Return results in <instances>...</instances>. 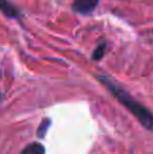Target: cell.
<instances>
[{
    "label": "cell",
    "instance_id": "cell-6",
    "mask_svg": "<svg viewBox=\"0 0 153 154\" xmlns=\"http://www.w3.org/2000/svg\"><path fill=\"white\" fill-rule=\"evenodd\" d=\"M105 50H106V43L105 42H100L99 45L96 46V49H95L94 54H92V58H94L95 61L100 60L103 57V54H105Z\"/></svg>",
    "mask_w": 153,
    "mask_h": 154
},
{
    "label": "cell",
    "instance_id": "cell-7",
    "mask_svg": "<svg viewBox=\"0 0 153 154\" xmlns=\"http://www.w3.org/2000/svg\"><path fill=\"white\" fill-rule=\"evenodd\" d=\"M0 100H2V92H0Z\"/></svg>",
    "mask_w": 153,
    "mask_h": 154
},
{
    "label": "cell",
    "instance_id": "cell-3",
    "mask_svg": "<svg viewBox=\"0 0 153 154\" xmlns=\"http://www.w3.org/2000/svg\"><path fill=\"white\" fill-rule=\"evenodd\" d=\"M0 11L8 18H18L20 15L18 8L14 4H11L8 0H0Z\"/></svg>",
    "mask_w": 153,
    "mask_h": 154
},
{
    "label": "cell",
    "instance_id": "cell-5",
    "mask_svg": "<svg viewBox=\"0 0 153 154\" xmlns=\"http://www.w3.org/2000/svg\"><path fill=\"white\" fill-rule=\"evenodd\" d=\"M49 127H50V119H43L42 122H41L39 127H38V133H37V135L39 137V138H43Z\"/></svg>",
    "mask_w": 153,
    "mask_h": 154
},
{
    "label": "cell",
    "instance_id": "cell-2",
    "mask_svg": "<svg viewBox=\"0 0 153 154\" xmlns=\"http://www.w3.org/2000/svg\"><path fill=\"white\" fill-rule=\"evenodd\" d=\"M98 3H99V0H75L72 4V8L76 12L87 15V14H91L96 8Z\"/></svg>",
    "mask_w": 153,
    "mask_h": 154
},
{
    "label": "cell",
    "instance_id": "cell-1",
    "mask_svg": "<svg viewBox=\"0 0 153 154\" xmlns=\"http://www.w3.org/2000/svg\"><path fill=\"white\" fill-rule=\"evenodd\" d=\"M98 80L113 93L114 97H115L146 130L153 133V114L145 106L138 103L132 95H129L122 87L117 85L108 76H98Z\"/></svg>",
    "mask_w": 153,
    "mask_h": 154
},
{
    "label": "cell",
    "instance_id": "cell-4",
    "mask_svg": "<svg viewBox=\"0 0 153 154\" xmlns=\"http://www.w3.org/2000/svg\"><path fill=\"white\" fill-rule=\"evenodd\" d=\"M20 154H45V147L38 142H33V143L27 145Z\"/></svg>",
    "mask_w": 153,
    "mask_h": 154
}]
</instances>
